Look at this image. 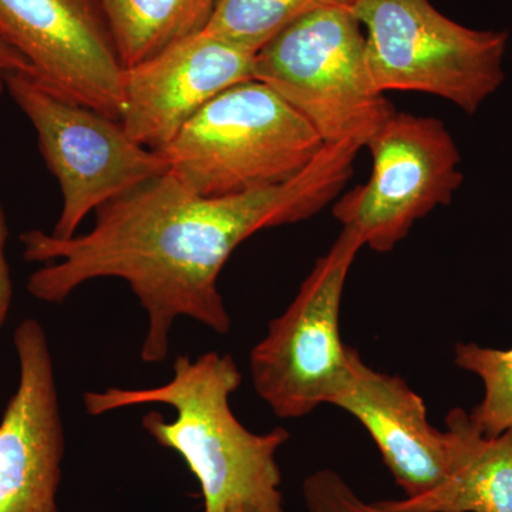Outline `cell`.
<instances>
[{
    "mask_svg": "<svg viewBox=\"0 0 512 512\" xmlns=\"http://www.w3.org/2000/svg\"><path fill=\"white\" fill-rule=\"evenodd\" d=\"M353 13L383 94H431L474 114L504 82L507 32L467 28L430 0H359Z\"/></svg>",
    "mask_w": 512,
    "mask_h": 512,
    "instance_id": "obj_5",
    "label": "cell"
},
{
    "mask_svg": "<svg viewBox=\"0 0 512 512\" xmlns=\"http://www.w3.org/2000/svg\"><path fill=\"white\" fill-rule=\"evenodd\" d=\"M3 82L62 190L53 237H74L90 212L167 173L163 154L137 143L120 121L57 96L28 73L5 74Z\"/></svg>",
    "mask_w": 512,
    "mask_h": 512,
    "instance_id": "obj_7",
    "label": "cell"
},
{
    "mask_svg": "<svg viewBox=\"0 0 512 512\" xmlns=\"http://www.w3.org/2000/svg\"><path fill=\"white\" fill-rule=\"evenodd\" d=\"M13 72L30 74L28 63L25 62V59L19 53L10 49L5 43L0 42V74L5 76V74Z\"/></svg>",
    "mask_w": 512,
    "mask_h": 512,
    "instance_id": "obj_19",
    "label": "cell"
},
{
    "mask_svg": "<svg viewBox=\"0 0 512 512\" xmlns=\"http://www.w3.org/2000/svg\"><path fill=\"white\" fill-rule=\"evenodd\" d=\"M0 42L50 92L120 121L124 67L100 0H0Z\"/></svg>",
    "mask_w": 512,
    "mask_h": 512,
    "instance_id": "obj_9",
    "label": "cell"
},
{
    "mask_svg": "<svg viewBox=\"0 0 512 512\" xmlns=\"http://www.w3.org/2000/svg\"><path fill=\"white\" fill-rule=\"evenodd\" d=\"M323 146L291 104L252 79L218 94L158 153L185 188L221 197L285 183Z\"/></svg>",
    "mask_w": 512,
    "mask_h": 512,
    "instance_id": "obj_3",
    "label": "cell"
},
{
    "mask_svg": "<svg viewBox=\"0 0 512 512\" xmlns=\"http://www.w3.org/2000/svg\"><path fill=\"white\" fill-rule=\"evenodd\" d=\"M13 345L19 382L0 419V512H59L66 437L42 323L22 320Z\"/></svg>",
    "mask_w": 512,
    "mask_h": 512,
    "instance_id": "obj_10",
    "label": "cell"
},
{
    "mask_svg": "<svg viewBox=\"0 0 512 512\" xmlns=\"http://www.w3.org/2000/svg\"><path fill=\"white\" fill-rule=\"evenodd\" d=\"M349 360L348 387L330 406L365 427L404 497L433 490L450 470L446 431L430 423L423 397L402 377L373 369L352 348Z\"/></svg>",
    "mask_w": 512,
    "mask_h": 512,
    "instance_id": "obj_12",
    "label": "cell"
},
{
    "mask_svg": "<svg viewBox=\"0 0 512 512\" xmlns=\"http://www.w3.org/2000/svg\"><path fill=\"white\" fill-rule=\"evenodd\" d=\"M454 365L477 376L484 386L481 402L470 419L485 436L512 430V348H485L477 343H456Z\"/></svg>",
    "mask_w": 512,
    "mask_h": 512,
    "instance_id": "obj_16",
    "label": "cell"
},
{
    "mask_svg": "<svg viewBox=\"0 0 512 512\" xmlns=\"http://www.w3.org/2000/svg\"><path fill=\"white\" fill-rule=\"evenodd\" d=\"M256 53L201 32L124 69L120 123L131 138L161 151L212 99L254 79Z\"/></svg>",
    "mask_w": 512,
    "mask_h": 512,
    "instance_id": "obj_11",
    "label": "cell"
},
{
    "mask_svg": "<svg viewBox=\"0 0 512 512\" xmlns=\"http://www.w3.org/2000/svg\"><path fill=\"white\" fill-rule=\"evenodd\" d=\"M303 501L308 512H393L359 497L339 473L322 468L305 478Z\"/></svg>",
    "mask_w": 512,
    "mask_h": 512,
    "instance_id": "obj_17",
    "label": "cell"
},
{
    "mask_svg": "<svg viewBox=\"0 0 512 512\" xmlns=\"http://www.w3.org/2000/svg\"><path fill=\"white\" fill-rule=\"evenodd\" d=\"M360 150L353 141L325 144L291 180L221 197L195 194L167 171L100 207L86 234L23 232L25 261L45 264L26 288L37 301L63 303L87 282L121 279L147 315L141 360L160 365L178 318L227 335L218 278L229 256L256 232L309 220L338 200Z\"/></svg>",
    "mask_w": 512,
    "mask_h": 512,
    "instance_id": "obj_1",
    "label": "cell"
},
{
    "mask_svg": "<svg viewBox=\"0 0 512 512\" xmlns=\"http://www.w3.org/2000/svg\"><path fill=\"white\" fill-rule=\"evenodd\" d=\"M254 79L291 104L323 144L365 148L394 111L370 76L353 9L320 10L282 30L256 53Z\"/></svg>",
    "mask_w": 512,
    "mask_h": 512,
    "instance_id": "obj_4",
    "label": "cell"
},
{
    "mask_svg": "<svg viewBox=\"0 0 512 512\" xmlns=\"http://www.w3.org/2000/svg\"><path fill=\"white\" fill-rule=\"evenodd\" d=\"M450 470L433 490L380 501L393 512H512V430L485 436L456 407L446 417Z\"/></svg>",
    "mask_w": 512,
    "mask_h": 512,
    "instance_id": "obj_13",
    "label": "cell"
},
{
    "mask_svg": "<svg viewBox=\"0 0 512 512\" xmlns=\"http://www.w3.org/2000/svg\"><path fill=\"white\" fill-rule=\"evenodd\" d=\"M366 148L369 180L338 198L332 214L342 228L355 229L365 247L386 254L417 221L450 204L463 184L461 156L443 121L397 110Z\"/></svg>",
    "mask_w": 512,
    "mask_h": 512,
    "instance_id": "obj_8",
    "label": "cell"
},
{
    "mask_svg": "<svg viewBox=\"0 0 512 512\" xmlns=\"http://www.w3.org/2000/svg\"><path fill=\"white\" fill-rule=\"evenodd\" d=\"M359 0H215L207 28L221 37L258 53L276 35L312 13L326 9H353Z\"/></svg>",
    "mask_w": 512,
    "mask_h": 512,
    "instance_id": "obj_15",
    "label": "cell"
},
{
    "mask_svg": "<svg viewBox=\"0 0 512 512\" xmlns=\"http://www.w3.org/2000/svg\"><path fill=\"white\" fill-rule=\"evenodd\" d=\"M124 69L198 35L215 0H100Z\"/></svg>",
    "mask_w": 512,
    "mask_h": 512,
    "instance_id": "obj_14",
    "label": "cell"
},
{
    "mask_svg": "<svg viewBox=\"0 0 512 512\" xmlns=\"http://www.w3.org/2000/svg\"><path fill=\"white\" fill-rule=\"evenodd\" d=\"M3 90H5V82H3V76L0 74V96H2Z\"/></svg>",
    "mask_w": 512,
    "mask_h": 512,
    "instance_id": "obj_20",
    "label": "cell"
},
{
    "mask_svg": "<svg viewBox=\"0 0 512 512\" xmlns=\"http://www.w3.org/2000/svg\"><path fill=\"white\" fill-rule=\"evenodd\" d=\"M173 370V379L163 386L86 392L84 409L100 417L144 404L171 407L174 420L148 412L141 426L161 447L184 458L201 485L204 512H285L276 456L291 434L284 427L255 433L237 419L231 396L241 387L242 373L234 357L178 355Z\"/></svg>",
    "mask_w": 512,
    "mask_h": 512,
    "instance_id": "obj_2",
    "label": "cell"
},
{
    "mask_svg": "<svg viewBox=\"0 0 512 512\" xmlns=\"http://www.w3.org/2000/svg\"><path fill=\"white\" fill-rule=\"evenodd\" d=\"M235 512H256L254 510H249V508H241V510L235 511Z\"/></svg>",
    "mask_w": 512,
    "mask_h": 512,
    "instance_id": "obj_21",
    "label": "cell"
},
{
    "mask_svg": "<svg viewBox=\"0 0 512 512\" xmlns=\"http://www.w3.org/2000/svg\"><path fill=\"white\" fill-rule=\"evenodd\" d=\"M9 235L8 215L0 201V329L8 319L13 301L12 272H10L8 256H6Z\"/></svg>",
    "mask_w": 512,
    "mask_h": 512,
    "instance_id": "obj_18",
    "label": "cell"
},
{
    "mask_svg": "<svg viewBox=\"0 0 512 512\" xmlns=\"http://www.w3.org/2000/svg\"><path fill=\"white\" fill-rule=\"evenodd\" d=\"M363 247L355 229L342 228L291 305L269 322L249 353L255 392L279 419L308 416L348 387L352 369L349 346L340 338V306Z\"/></svg>",
    "mask_w": 512,
    "mask_h": 512,
    "instance_id": "obj_6",
    "label": "cell"
}]
</instances>
